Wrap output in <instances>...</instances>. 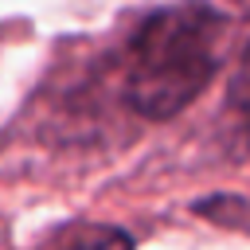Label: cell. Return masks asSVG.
Returning <instances> with one entry per match:
<instances>
[{"instance_id": "1", "label": "cell", "mask_w": 250, "mask_h": 250, "mask_svg": "<svg viewBox=\"0 0 250 250\" xmlns=\"http://www.w3.org/2000/svg\"><path fill=\"white\" fill-rule=\"evenodd\" d=\"M227 35L230 20L203 0L156 8L129 43V109L148 121H168L180 109H188L215 78Z\"/></svg>"}, {"instance_id": "2", "label": "cell", "mask_w": 250, "mask_h": 250, "mask_svg": "<svg viewBox=\"0 0 250 250\" xmlns=\"http://www.w3.org/2000/svg\"><path fill=\"white\" fill-rule=\"evenodd\" d=\"M55 250H133V238L121 230V227H105V223H82V227H70Z\"/></svg>"}, {"instance_id": "3", "label": "cell", "mask_w": 250, "mask_h": 250, "mask_svg": "<svg viewBox=\"0 0 250 250\" xmlns=\"http://www.w3.org/2000/svg\"><path fill=\"white\" fill-rule=\"evenodd\" d=\"M191 211L211 219L215 227H234V230L250 234V199H242V195H207V199L191 203Z\"/></svg>"}, {"instance_id": "4", "label": "cell", "mask_w": 250, "mask_h": 250, "mask_svg": "<svg viewBox=\"0 0 250 250\" xmlns=\"http://www.w3.org/2000/svg\"><path fill=\"white\" fill-rule=\"evenodd\" d=\"M230 102H234L238 109L250 113V43H246V51H242V59H238V66H234V78H230Z\"/></svg>"}]
</instances>
